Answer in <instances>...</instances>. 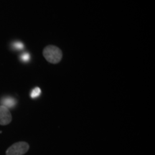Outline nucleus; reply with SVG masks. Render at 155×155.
Instances as JSON below:
<instances>
[{
  "label": "nucleus",
  "instance_id": "obj_1",
  "mask_svg": "<svg viewBox=\"0 0 155 155\" xmlns=\"http://www.w3.org/2000/svg\"><path fill=\"white\" fill-rule=\"evenodd\" d=\"M45 58L50 63L56 64L61 61L63 57L61 50L54 45H48L43 50Z\"/></svg>",
  "mask_w": 155,
  "mask_h": 155
},
{
  "label": "nucleus",
  "instance_id": "obj_2",
  "mask_svg": "<svg viewBox=\"0 0 155 155\" xmlns=\"http://www.w3.org/2000/svg\"><path fill=\"white\" fill-rule=\"evenodd\" d=\"M29 148L30 146L27 142H17L7 149L6 155H23L28 152Z\"/></svg>",
  "mask_w": 155,
  "mask_h": 155
},
{
  "label": "nucleus",
  "instance_id": "obj_3",
  "mask_svg": "<svg viewBox=\"0 0 155 155\" xmlns=\"http://www.w3.org/2000/svg\"><path fill=\"white\" fill-rule=\"evenodd\" d=\"M12 114L9 108L0 106V125H7L12 121Z\"/></svg>",
  "mask_w": 155,
  "mask_h": 155
},
{
  "label": "nucleus",
  "instance_id": "obj_4",
  "mask_svg": "<svg viewBox=\"0 0 155 155\" xmlns=\"http://www.w3.org/2000/svg\"><path fill=\"white\" fill-rule=\"evenodd\" d=\"M2 104H3L2 106H5L7 108H13L16 104V101L15 98H12V97H5L2 100Z\"/></svg>",
  "mask_w": 155,
  "mask_h": 155
},
{
  "label": "nucleus",
  "instance_id": "obj_5",
  "mask_svg": "<svg viewBox=\"0 0 155 155\" xmlns=\"http://www.w3.org/2000/svg\"><path fill=\"white\" fill-rule=\"evenodd\" d=\"M40 94H41V90H40V88H38V87H36V88H35L32 91L30 96L32 98H35L40 96Z\"/></svg>",
  "mask_w": 155,
  "mask_h": 155
},
{
  "label": "nucleus",
  "instance_id": "obj_6",
  "mask_svg": "<svg viewBox=\"0 0 155 155\" xmlns=\"http://www.w3.org/2000/svg\"><path fill=\"white\" fill-rule=\"evenodd\" d=\"M13 48H14L15 50H21L24 49L25 46H24V45L22 43V42H14V43H13Z\"/></svg>",
  "mask_w": 155,
  "mask_h": 155
},
{
  "label": "nucleus",
  "instance_id": "obj_7",
  "mask_svg": "<svg viewBox=\"0 0 155 155\" xmlns=\"http://www.w3.org/2000/svg\"><path fill=\"white\" fill-rule=\"evenodd\" d=\"M20 59H21V61H23V62H28V61H30V54L26 53H24V54H22V55H21Z\"/></svg>",
  "mask_w": 155,
  "mask_h": 155
}]
</instances>
